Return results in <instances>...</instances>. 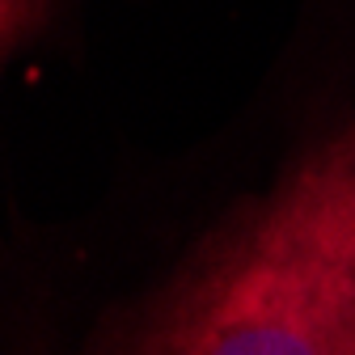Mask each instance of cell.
Returning a JSON list of instances; mask_svg holds the SVG:
<instances>
[{
	"label": "cell",
	"mask_w": 355,
	"mask_h": 355,
	"mask_svg": "<svg viewBox=\"0 0 355 355\" xmlns=\"http://www.w3.org/2000/svg\"><path fill=\"white\" fill-rule=\"evenodd\" d=\"M47 9V0H0V21H5V42H17L30 34Z\"/></svg>",
	"instance_id": "2"
},
{
	"label": "cell",
	"mask_w": 355,
	"mask_h": 355,
	"mask_svg": "<svg viewBox=\"0 0 355 355\" xmlns=\"http://www.w3.org/2000/svg\"><path fill=\"white\" fill-rule=\"evenodd\" d=\"M127 355H355V123L233 220Z\"/></svg>",
	"instance_id": "1"
}]
</instances>
